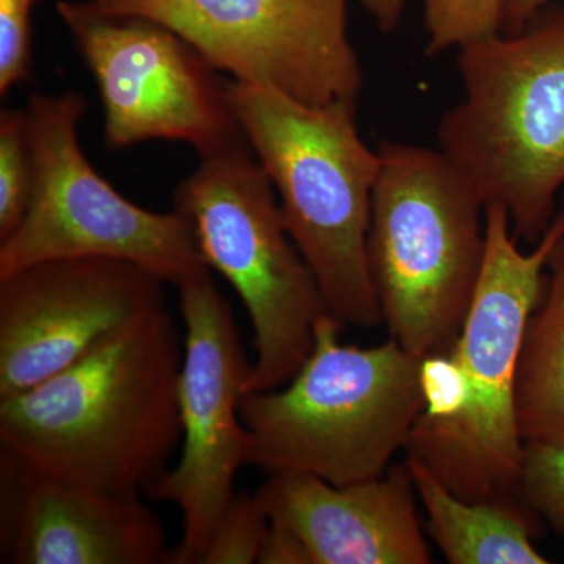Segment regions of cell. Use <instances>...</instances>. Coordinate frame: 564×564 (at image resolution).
I'll return each mask as SVG.
<instances>
[{
	"label": "cell",
	"instance_id": "cell-17",
	"mask_svg": "<svg viewBox=\"0 0 564 564\" xmlns=\"http://www.w3.org/2000/svg\"><path fill=\"white\" fill-rule=\"evenodd\" d=\"M33 184L28 110H3L0 115V242L20 226Z\"/></svg>",
	"mask_w": 564,
	"mask_h": 564
},
{
	"label": "cell",
	"instance_id": "cell-18",
	"mask_svg": "<svg viewBox=\"0 0 564 564\" xmlns=\"http://www.w3.org/2000/svg\"><path fill=\"white\" fill-rule=\"evenodd\" d=\"M422 6L430 55L503 31L507 0H422Z\"/></svg>",
	"mask_w": 564,
	"mask_h": 564
},
{
	"label": "cell",
	"instance_id": "cell-8",
	"mask_svg": "<svg viewBox=\"0 0 564 564\" xmlns=\"http://www.w3.org/2000/svg\"><path fill=\"white\" fill-rule=\"evenodd\" d=\"M79 93L33 95L28 120L33 184L28 212L0 242V278L61 259H117L180 285L210 270L185 215L155 214L96 173L77 140Z\"/></svg>",
	"mask_w": 564,
	"mask_h": 564
},
{
	"label": "cell",
	"instance_id": "cell-13",
	"mask_svg": "<svg viewBox=\"0 0 564 564\" xmlns=\"http://www.w3.org/2000/svg\"><path fill=\"white\" fill-rule=\"evenodd\" d=\"M0 540L14 564H158L170 552L140 494L63 480L2 447Z\"/></svg>",
	"mask_w": 564,
	"mask_h": 564
},
{
	"label": "cell",
	"instance_id": "cell-14",
	"mask_svg": "<svg viewBox=\"0 0 564 564\" xmlns=\"http://www.w3.org/2000/svg\"><path fill=\"white\" fill-rule=\"evenodd\" d=\"M414 494L404 464L343 486L310 474H270L254 496L270 524L302 544L310 564H426L432 555Z\"/></svg>",
	"mask_w": 564,
	"mask_h": 564
},
{
	"label": "cell",
	"instance_id": "cell-20",
	"mask_svg": "<svg viewBox=\"0 0 564 564\" xmlns=\"http://www.w3.org/2000/svg\"><path fill=\"white\" fill-rule=\"evenodd\" d=\"M519 497L564 541V444H525Z\"/></svg>",
	"mask_w": 564,
	"mask_h": 564
},
{
	"label": "cell",
	"instance_id": "cell-2",
	"mask_svg": "<svg viewBox=\"0 0 564 564\" xmlns=\"http://www.w3.org/2000/svg\"><path fill=\"white\" fill-rule=\"evenodd\" d=\"M181 336L165 304L28 391L0 399V444L44 473L143 494L181 447Z\"/></svg>",
	"mask_w": 564,
	"mask_h": 564
},
{
	"label": "cell",
	"instance_id": "cell-3",
	"mask_svg": "<svg viewBox=\"0 0 564 564\" xmlns=\"http://www.w3.org/2000/svg\"><path fill=\"white\" fill-rule=\"evenodd\" d=\"M226 99L278 192L296 248L329 313L343 325L383 321L367 237L380 154L356 126V104L313 106L251 82L225 84Z\"/></svg>",
	"mask_w": 564,
	"mask_h": 564
},
{
	"label": "cell",
	"instance_id": "cell-1",
	"mask_svg": "<svg viewBox=\"0 0 564 564\" xmlns=\"http://www.w3.org/2000/svg\"><path fill=\"white\" fill-rule=\"evenodd\" d=\"M564 237L560 212L533 251L522 252L508 212L485 207V258L451 350L422 359L425 406L404 445L456 496L519 497L525 443L516 414V373L544 270Z\"/></svg>",
	"mask_w": 564,
	"mask_h": 564
},
{
	"label": "cell",
	"instance_id": "cell-11",
	"mask_svg": "<svg viewBox=\"0 0 564 564\" xmlns=\"http://www.w3.org/2000/svg\"><path fill=\"white\" fill-rule=\"evenodd\" d=\"M57 9L98 80L109 147L180 140L206 158L247 141L225 85L180 35L141 18L90 17L74 2Z\"/></svg>",
	"mask_w": 564,
	"mask_h": 564
},
{
	"label": "cell",
	"instance_id": "cell-5",
	"mask_svg": "<svg viewBox=\"0 0 564 564\" xmlns=\"http://www.w3.org/2000/svg\"><path fill=\"white\" fill-rule=\"evenodd\" d=\"M340 328L333 314L323 315L295 377L243 397L247 466L343 486L380 477L406 445L425 406L422 358L392 337L370 348L344 345Z\"/></svg>",
	"mask_w": 564,
	"mask_h": 564
},
{
	"label": "cell",
	"instance_id": "cell-4",
	"mask_svg": "<svg viewBox=\"0 0 564 564\" xmlns=\"http://www.w3.org/2000/svg\"><path fill=\"white\" fill-rule=\"evenodd\" d=\"M462 101L437 124V150L480 196L538 242L564 185V10L458 50Z\"/></svg>",
	"mask_w": 564,
	"mask_h": 564
},
{
	"label": "cell",
	"instance_id": "cell-12",
	"mask_svg": "<svg viewBox=\"0 0 564 564\" xmlns=\"http://www.w3.org/2000/svg\"><path fill=\"white\" fill-rule=\"evenodd\" d=\"M163 282L117 259H61L0 278V399L28 391L165 304Z\"/></svg>",
	"mask_w": 564,
	"mask_h": 564
},
{
	"label": "cell",
	"instance_id": "cell-7",
	"mask_svg": "<svg viewBox=\"0 0 564 564\" xmlns=\"http://www.w3.org/2000/svg\"><path fill=\"white\" fill-rule=\"evenodd\" d=\"M274 192L243 141L202 158L174 195L206 265L228 280L250 317L256 361L248 393L289 383L313 351L315 325L332 314Z\"/></svg>",
	"mask_w": 564,
	"mask_h": 564
},
{
	"label": "cell",
	"instance_id": "cell-6",
	"mask_svg": "<svg viewBox=\"0 0 564 564\" xmlns=\"http://www.w3.org/2000/svg\"><path fill=\"white\" fill-rule=\"evenodd\" d=\"M367 258L389 333L417 358L451 350L485 258V204L440 150L383 141Z\"/></svg>",
	"mask_w": 564,
	"mask_h": 564
},
{
	"label": "cell",
	"instance_id": "cell-21",
	"mask_svg": "<svg viewBox=\"0 0 564 564\" xmlns=\"http://www.w3.org/2000/svg\"><path fill=\"white\" fill-rule=\"evenodd\" d=\"M36 0H0V93L31 77L32 10Z\"/></svg>",
	"mask_w": 564,
	"mask_h": 564
},
{
	"label": "cell",
	"instance_id": "cell-15",
	"mask_svg": "<svg viewBox=\"0 0 564 564\" xmlns=\"http://www.w3.org/2000/svg\"><path fill=\"white\" fill-rule=\"evenodd\" d=\"M406 467L429 516L430 536L452 564H545L533 544L536 519L521 499L467 500L445 488L417 459Z\"/></svg>",
	"mask_w": 564,
	"mask_h": 564
},
{
	"label": "cell",
	"instance_id": "cell-10",
	"mask_svg": "<svg viewBox=\"0 0 564 564\" xmlns=\"http://www.w3.org/2000/svg\"><path fill=\"white\" fill-rule=\"evenodd\" d=\"M176 289L184 322L181 455L143 494L181 510L182 540L166 563L202 564L236 496L237 474L247 466L248 433L240 403L248 393L252 362L245 355L231 306L209 270Z\"/></svg>",
	"mask_w": 564,
	"mask_h": 564
},
{
	"label": "cell",
	"instance_id": "cell-9",
	"mask_svg": "<svg viewBox=\"0 0 564 564\" xmlns=\"http://www.w3.org/2000/svg\"><path fill=\"white\" fill-rule=\"evenodd\" d=\"M348 0H88L98 18H141L180 35L212 68L323 106L361 95Z\"/></svg>",
	"mask_w": 564,
	"mask_h": 564
},
{
	"label": "cell",
	"instance_id": "cell-24",
	"mask_svg": "<svg viewBox=\"0 0 564 564\" xmlns=\"http://www.w3.org/2000/svg\"><path fill=\"white\" fill-rule=\"evenodd\" d=\"M358 2L373 18L381 31L391 32L402 20L406 0H358Z\"/></svg>",
	"mask_w": 564,
	"mask_h": 564
},
{
	"label": "cell",
	"instance_id": "cell-19",
	"mask_svg": "<svg viewBox=\"0 0 564 564\" xmlns=\"http://www.w3.org/2000/svg\"><path fill=\"white\" fill-rule=\"evenodd\" d=\"M270 519L256 496L236 492L212 536L202 564L258 563Z\"/></svg>",
	"mask_w": 564,
	"mask_h": 564
},
{
	"label": "cell",
	"instance_id": "cell-16",
	"mask_svg": "<svg viewBox=\"0 0 564 564\" xmlns=\"http://www.w3.org/2000/svg\"><path fill=\"white\" fill-rule=\"evenodd\" d=\"M544 299L527 325L518 373L516 414L524 443L564 444V237L547 262Z\"/></svg>",
	"mask_w": 564,
	"mask_h": 564
},
{
	"label": "cell",
	"instance_id": "cell-23",
	"mask_svg": "<svg viewBox=\"0 0 564 564\" xmlns=\"http://www.w3.org/2000/svg\"><path fill=\"white\" fill-rule=\"evenodd\" d=\"M554 2H564V0H507L503 18L505 31L507 33L521 31L536 14L545 10V7Z\"/></svg>",
	"mask_w": 564,
	"mask_h": 564
},
{
	"label": "cell",
	"instance_id": "cell-22",
	"mask_svg": "<svg viewBox=\"0 0 564 564\" xmlns=\"http://www.w3.org/2000/svg\"><path fill=\"white\" fill-rule=\"evenodd\" d=\"M259 564H310L302 544L288 530L270 524Z\"/></svg>",
	"mask_w": 564,
	"mask_h": 564
}]
</instances>
